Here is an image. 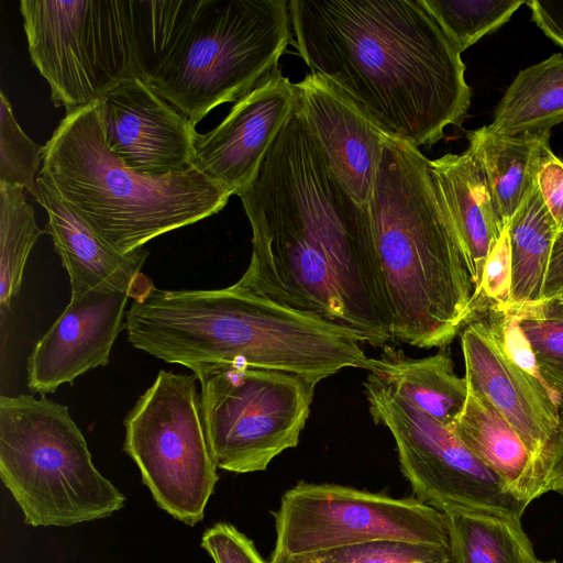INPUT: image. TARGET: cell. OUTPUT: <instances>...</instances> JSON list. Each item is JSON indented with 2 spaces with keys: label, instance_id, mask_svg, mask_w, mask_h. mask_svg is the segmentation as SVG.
Listing matches in <instances>:
<instances>
[{
  "label": "cell",
  "instance_id": "cell-1",
  "mask_svg": "<svg viewBox=\"0 0 563 563\" xmlns=\"http://www.w3.org/2000/svg\"><path fill=\"white\" fill-rule=\"evenodd\" d=\"M236 196L253 238L235 284L342 325L364 344L394 340L369 209L335 175L299 101Z\"/></svg>",
  "mask_w": 563,
  "mask_h": 563
},
{
  "label": "cell",
  "instance_id": "cell-25",
  "mask_svg": "<svg viewBox=\"0 0 563 563\" xmlns=\"http://www.w3.org/2000/svg\"><path fill=\"white\" fill-rule=\"evenodd\" d=\"M507 231L511 252V301L539 302L559 229L537 187L510 219Z\"/></svg>",
  "mask_w": 563,
  "mask_h": 563
},
{
  "label": "cell",
  "instance_id": "cell-35",
  "mask_svg": "<svg viewBox=\"0 0 563 563\" xmlns=\"http://www.w3.org/2000/svg\"><path fill=\"white\" fill-rule=\"evenodd\" d=\"M526 4L537 26L563 48V1L529 0Z\"/></svg>",
  "mask_w": 563,
  "mask_h": 563
},
{
  "label": "cell",
  "instance_id": "cell-7",
  "mask_svg": "<svg viewBox=\"0 0 563 563\" xmlns=\"http://www.w3.org/2000/svg\"><path fill=\"white\" fill-rule=\"evenodd\" d=\"M289 1L202 0L181 42L148 84L197 124L278 68L291 42Z\"/></svg>",
  "mask_w": 563,
  "mask_h": 563
},
{
  "label": "cell",
  "instance_id": "cell-10",
  "mask_svg": "<svg viewBox=\"0 0 563 563\" xmlns=\"http://www.w3.org/2000/svg\"><path fill=\"white\" fill-rule=\"evenodd\" d=\"M195 375L161 369L123 423L124 452L157 506L195 526L218 482Z\"/></svg>",
  "mask_w": 563,
  "mask_h": 563
},
{
  "label": "cell",
  "instance_id": "cell-6",
  "mask_svg": "<svg viewBox=\"0 0 563 563\" xmlns=\"http://www.w3.org/2000/svg\"><path fill=\"white\" fill-rule=\"evenodd\" d=\"M0 476L33 527L102 519L125 501L93 465L68 408L44 396L0 397Z\"/></svg>",
  "mask_w": 563,
  "mask_h": 563
},
{
  "label": "cell",
  "instance_id": "cell-27",
  "mask_svg": "<svg viewBox=\"0 0 563 563\" xmlns=\"http://www.w3.org/2000/svg\"><path fill=\"white\" fill-rule=\"evenodd\" d=\"M24 189L0 184V306H10L21 288L29 254L37 239L46 233L35 221Z\"/></svg>",
  "mask_w": 563,
  "mask_h": 563
},
{
  "label": "cell",
  "instance_id": "cell-3",
  "mask_svg": "<svg viewBox=\"0 0 563 563\" xmlns=\"http://www.w3.org/2000/svg\"><path fill=\"white\" fill-rule=\"evenodd\" d=\"M133 347L188 367L241 365L319 382L344 368L367 371L362 338L322 318L233 284L214 290L155 285L125 313Z\"/></svg>",
  "mask_w": 563,
  "mask_h": 563
},
{
  "label": "cell",
  "instance_id": "cell-38",
  "mask_svg": "<svg viewBox=\"0 0 563 563\" xmlns=\"http://www.w3.org/2000/svg\"><path fill=\"white\" fill-rule=\"evenodd\" d=\"M541 563H558L555 560L548 561V562H541Z\"/></svg>",
  "mask_w": 563,
  "mask_h": 563
},
{
  "label": "cell",
  "instance_id": "cell-15",
  "mask_svg": "<svg viewBox=\"0 0 563 563\" xmlns=\"http://www.w3.org/2000/svg\"><path fill=\"white\" fill-rule=\"evenodd\" d=\"M297 102L296 84L276 68L235 101L214 129L196 135L192 167L238 195L255 176Z\"/></svg>",
  "mask_w": 563,
  "mask_h": 563
},
{
  "label": "cell",
  "instance_id": "cell-2",
  "mask_svg": "<svg viewBox=\"0 0 563 563\" xmlns=\"http://www.w3.org/2000/svg\"><path fill=\"white\" fill-rule=\"evenodd\" d=\"M295 46L389 137L431 147L471 106L461 52L423 0H290Z\"/></svg>",
  "mask_w": 563,
  "mask_h": 563
},
{
  "label": "cell",
  "instance_id": "cell-14",
  "mask_svg": "<svg viewBox=\"0 0 563 563\" xmlns=\"http://www.w3.org/2000/svg\"><path fill=\"white\" fill-rule=\"evenodd\" d=\"M98 103L106 143L126 166L153 176L192 167L196 124L146 81L123 80Z\"/></svg>",
  "mask_w": 563,
  "mask_h": 563
},
{
  "label": "cell",
  "instance_id": "cell-36",
  "mask_svg": "<svg viewBox=\"0 0 563 563\" xmlns=\"http://www.w3.org/2000/svg\"><path fill=\"white\" fill-rule=\"evenodd\" d=\"M541 492L563 494V420L543 461Z\"/></svg>",
  "mask_w": 563,
  "mask_h": 563
},
{
  "label": "cell",
  "instance_id": "cell-37",
  "mask_svg": "<svg viewBox=\"0 0 563 563\" xmlns=\"http://www.w3.org/2000/svg\"><path fill=\"white\" fill-rule=\"evenodd\" d=\"M563 297V230L559 231L551 251L541 300Z\"/></svg>",
  "mask_w": 563,
  "mask_h": 563
},
{
  "label": "cell",
  "instance_id": "cell-21",
  "mask_svg": "<svg viewBox=\"0 0 563 563\" xmlns=\"http://www.w3.org/2000/svg\"><path fill=\"white\" fill-rule=\"evenodd\" d=\"M367 371L372 378L450 430L464 409L467 382L456 375L444 350L412 358L400 349L385 345L377 358L368 357Z\"/></svg>",
  "mask_w": 563,
  "mask_h": 563
},
{
  "label": "cell",
  "instance_id": "cell-8",
  "mask_svg": "<svg viewBox=\"0 0 563 563\" xmlns=\"http://www.w3.org/2000/svg\"><path fill=\"white\" fill-rule=\"evenodd\" d=\"M20 11L32 63L66 114L139 77L129 0H22Z\"/></svg>",
  "mask_w": 563,
  "mask_h": 563
},
{
  "label": "cell",
  "instance_id": "cell-5",
  "mask_svg": "<svg viewBox=\"0 0 563 563\" xmlns=\"http://www.w3.org/2000/svg\"><path fill=\"white\" fill-rule=\"evenodd\" d=\"M38 174L124 254L218 213L232 196L195 167L153 176L126 166L106 143L98 101L59 122L44 145Z\"/></svg>",
  "mask_w": 563,
  "mask_h": 563
},
{
  "label": "cell",
  "instance_id": "cell-18",
  "mask_svg": "<svg viewBox=\"0 0 563 563\" xmlns=\"http://www.w3.org/2000/svg\"><path fill=\"white\" fill-rule=\"evenodd\" d=\"M37 176L36 202L47 212L45 232L69 276L70 297L91 290H121L135 300L154 286L142 273L148 251H117L60 197L46 177Z\"/></svg>",
  "mask_w": 563,
  "mask_h": 563
},
{
  "label": "cell",
  "instance_id": "cell-4",
  "mask_svg": "<svg viewBox=\"0 0 563 563\" xmlns=\"http://www.w3.org/2000/svg\"><path fill=\"white\" fill-rule=\"evenodd\" d=\"M368 209L393 339L444 349L473 318L474 286L418 147L387 137Z\"/></svg>",
  "mask_w": 563,
  "mask_h": 563
},
{
  "label": "cell",
  "instance_id": "cell-31",
  "mask_svg": "<svg viewBox=\"0 0 563 563\" xmlns=\"http://www.w3.org/2000/svg\"><path fill=\"white\" fill-rule=\"evenodd\" d=\"M44 146L33 142L15 120L11 104L0 92V184L25 189L37 200L36 172L43 162Z\"/></svg>",
  "mask_w": 563,
  "mask_h": 563
},
{
  "label": "cell",
  "instance_id": "cell-16",
  "mask_svg": "<svg viewBox=\"0 0 563 563\" xmlns=\"http://www.w3.org/2000/svg\"><path fill=\"white\" fill-rule=\"evenodd\" d=\"M129 298L121 290H91L70 297L27 358L29 388L44 396L92 368L106 366L115 339L125 329Z\"/></svg>",
  "mask_w": 563,
  "mask_h": 563
},
{
  "label": "cell",
  "instance_id": "cell-17",
  "mask_svg": "<svg viewBox=\"0 0 563 563\" xmlns=\"http://www.w3.org/2000/svg\"><path fill=\"white\" fill-rule=\"evenodd\" d=\"M296 88L300 109L335 175L368 207L388 135L322 76L309 73Z\"/></svg>",
  "mask_w": 563,
  "mask_h": 563
},
{
  "label": "cell",
  "instance_id": "cell-30",
  "mask_svg": "<svg viewBox=\"0 0 563 563\" xmlns=\"http://www.w3.org/2000/svg\"><path fill=\"white\" fill-rule=\"evenodd\" d=\"M450 548L379 540L301 555L271 556L269 563H448Z\"/></svg>",
  "mask_w": 563,
  "mask_h": 563
},
{
  "label": "cell",
  "instance_id": "cell-11",
  "mask_svg": "<svg viewBox=\"0 0 563 563\" xmlns=\"http://www.w3.org/2000/svg\"><path fill=\"white\" fill-rule=\"evenodd\" d=\"M272 514L273 556L379 540L450 548L443 512L411 497L299 482L283 494L279 508Z\"/></svg>",
  "mask_w": 563,
  "mask_h": 563
},
{
  "label": "cell",
  "instance_id": "cell-28",
  "mask_svg": "<svg viewBox=\"0 0 563 563\" xmlns=\"http://www.w3.org/2000/svg\"><path fill=\"white\" fill-rule=\"evenodd\" d=\"M462 53L507 23L525 0H423Z\"/></svg>",
  "mask_w": 563,
  "mask_h": 563
},
{
  "label": "cell",
  "instance_id": "cell-20",
  "mask_svg": "<svg viewBox=\"0 0 563 563\" xmlns=\"http://www.w3.org/2000/svg\"><path fill=\"white\" fill-rule=\"evenodd\" d=\"M464 409L451 431L519 498L541 496L538 463L512 426L467 384Z\"/></svg>",
  "mask_w": 563,
  "mask_h": 563
},
{
  "label": "cell",
  "instance_id": "cell-19",
  "mask_svg": "<svg viewBox=\"0 0 563 563\" xmlns=\"http://www.w3.org/2000/svg\"><path fill=\"white\" fill-rule=\"evenodd\" d=\"M429 168L459 236L476 292L488 254L506 230L484 167L468 145L461 154L429 159Z\"/></svg>",
  "mask_w": 563,
  "mask_h": 563
},
{
  "label": "cell",
  "instance_id": "cell-22",
  "mask_svg": "<svg viewBox=\"0 0 563 563\" xmlns=\"http://www.w3.org/2000/svg\"><path fill=\"white\" fill-rule=\"evenodd\" d=\"M467 139L481 159L494 202L507 228L537 187L541 166L553 153L550 133L505 136L486 125L471 131Z\"/></svg>",
  "mask_w": 563,
  "mask_h": 563
},
{
  "label": "cell",
  "instance_id": "cell-9",
  "mask_svg": "<svg viewBox=\"0 0 563 563\" xmlns=\"http://www.w3.org/2000/svg\"><path fill=\"white\" fill-rule=\"evenodd\" d=\"M200 383L206 434L217 467L265 471L297 446L318 379L241 365L191 368Z\"/></svg>",
  "mask_w": 563,
  "mask_h": 563
},
{
  "label": "cell",
  "instance_id": "cell-23",
  "mask_svg": "<svg viewBox=\"0 0 563 563\" xmlns=\"http://www.w3.org/2000/svg\"><path fill=\"white\" fill-rule=\"evenodd\" d=\"M563 121V54L518 73L487 128L499 135L550 133Z\"/></svg>",
  "mask_w": 563,
  "mask_h": 563
},
{
  "label": "cell",
  "instance_id": "cell-26",
  "mask_svg": "<svg viewBox=\"0 0 563 563\" xmlns=\"http://www.w3.org/2000/svg\"><path fill=\"white\" fill-rule=\"evenodd\" d=\"M202 0H129L139 77L150 84L166 65Z\"/></svg>",
  "mask_w": 563,
  "mask_h": 563
},
{
  "label": "cell",
  "instance_id": "cell-24",
  "mask_svg": "<svg viewBox=\"0 0 563 563\" xmlns=\"http://www.w3.org/2000/svg\"><path fill=\"white\" fill-rule=\"evenodd\" d=\"M448 563H541L521 522L494 512L448 508Z\"/></svg>",
  "mask_w": 563,
  "mask_h": 563
},
{
  "label": "cell",
  "instance_id": "cell-34",
  "mask_svg": "<svg viewBox=\"0 0 563 563\" xmlns=\"http://www.w3.org/2000/svg\"><path fill=\"white\" fill-rule=\"evenodd\" d=\"M538 188L559 231L563 230V158L549 156L539 172Z\"/></svg>",
  "mask_w": 563,
  "mask_h": 563
},
{
  "label": "cell",
  "instance_id": "cell-32",
  "mask_svg": "<svg viewBox=\"0 0 563 563\" xmlns=\"http://www.w3.org/2000/svg\"><path fill=\"white\" fill-rule=\"evenodd\" d=\"M511 252L506 230L486 260L478 290L473 295V319L483 316L488 308H505L511 301Z\"/></svg>",
  "mask_w": 563,
  "mask_h": 563
},
{
  "label": "cell",
  "instance_id": "cell-29",
  "mask_svg": "<svg viewBox=\"0 0 563 563\" xmlns=\"http://www.w3.org/2000/svg\"><path fill=\"white\" fill-rule=\"evenodd\" d=\"M516 307L542 380L563 396V301L541 300Z\"/></svg>",
  "mask_w": 563,
  "mask_h": 563
},
{
  "label": "cell",
  "instance_id": "cell-12",
  "mask_svg": "<svg viewBox=\"0 0 563 563\" xmlns=\"http://www.w3.org/2000/svg\"><path fill=\"white\" fill-rule=\"evenodd\" d=\"M363 386L371 416L390 431L401 473L418 500L441 512L448 508L477 509L520 521L529 504L449 428L369 375Z\"/></svg>",
  "mask_w": 563,
  "mask_h": 563
},
{
  "label": "cell",
  "instance_id": "cell-33",
  "mask_svg": "<svg viewBox=\"0 0 563 563\" xmlns=\"http://www.w3.org/2000/svg\"><path fill=\"white\" fill-rule=\"evenodd\" d=\"M201 547L214 563H269L262 558L251 539L227 522L207 529Z\"/></svg>",
  "mask_w": 563,
  "mask_h": 563
},
{
  "label": "cell",
  "instance_id": "cell-39",
  "mask_svg": "<svg viewBox=\"0 0 563 563\" xmlns=\"http://www.w3.org/2000/svg\"><path fill=\"white\" fill-rule=\"evenodd\" d=\"M560 299H561V301H563V297H562V298H560Z\"/></svg>",
  "mask_w": 563,
  "mask_h": 563
},
{
  "label": "cell",
  "instance_id": "cell-13",
  "mask_svg": "<svg viewBox=\"0 0 563 563\" xmlns=\"http://www.w3.org/2000/svg\"><path fill=\"white\" fill-rule=\"evenodd\" d=\"M460 335L467 384L517 431L538 463L542 487L543 461L562 422L554 393L507 354L484 316Z\"/></svg>",
  "mask_w": 563,
  "mask_h": 563
}]
</instances>
